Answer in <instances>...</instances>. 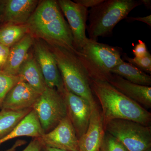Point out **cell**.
Listing matches in <instances>:
<instances>
[{"instance_id":"obj_15","label":"cell","mask_w":151,"mask_h":151,"mask_svg":"<svg viewBox=\"0 0 151 151\" xmlns=\"http://www.w3.org/2000/svg\"><path fill=\"white\" fill-rule=\"evenodd\" d=\"M39 3L37 0H6L2 22L14 24H26Z\"/></svg>"},{"instance_id":"obj_1","label":"cell","mask_w":151,"mask_h":151,"mask_svg":"<svg viewBox=\"0 0 151 151\" xmlns=\"http://www.w3.org/2000/svg\"><path fill=\"white\" fill-rule=\"evenodd\" d=\"M26 25L35 38L42 40L48 45L65 47L78 54L70 27L56 1L40 2Z\"/></svg>"},{"instance_id":"obj_11","label":"cell","mask_w":151,"mask_h":151,"mask_svg":"<svg viewBox=\"0 0 151 151\" xmlns=\"http://www.w3.org/2000/svg\"><path fill=\"white\" fill-rule=\"evenodd\" d=\"M39 138L43 146L68 151H78V139L67 116L53 129Z\"/></svg>"},{"instance_id":"obj_33","label":"cell","mask_w":151,"mask_h":151,"mask_svg":"<svg viewBox=\"0 0 151 151\" xmlns=\"http://www.w3.org/2000/svg\"><path fill=\"white\" fill-rule=\"evenodd\" d=\"M17 147V146L16 145H14L12 148H11L9 149L8 150H7L4 151H15Z\"/></svg>"},{"instance_id":"obj_19","label":"cell","mask_w":151,"mask_h":151,"mask_svg":"<svg viewBox=\"0 0 151 151\" xmlns=\"http://www.w3.org/2000/svg\"><path fill=\"white\" fill-rule=\"evenodd\" d=\"M111 73L119 76L134 84L150 86L151 85V76L124 61L113 68Z\"/></svg>"},{"instance_id":"obj_16","label":"cell","mask_w":151,"mask_h":151,"mask_svg":"<svg viewBox=\"0 0 151 151\" xmlns=\"http://www.w3.org/2000/svg\"><path fill=\"white\" fill-rule=\"evenodd\" d=\"M34 40L29 33L11 47L7 61L2 71L10 75L18 76L20 68L28 56L29 51L33 45Z\"/></svg>"},{"instance_id":"obj_10","label":"cell","mask_w":151,"mask_h":151,"mask_svg":"<svg viewBox=\"0 0 151 151\" xmlns=\"http://www.w3.org/2000/svg\"><path fill=\"white\" fill-rule=\"evenodd\" d=\"M61 94L66 104L67 116L79 139L86 132L89 126L92 106L84 98L69 92L65 87Z\"/></svg>"},{"instance_id":"obj_25","label":"cell","mask_w":151,"mask_h":151,"mask_svg":"<svg viewBox=\"0 0 151 151\" xmlns=\"http://www.w3.org/2000/svg\"><path fill=\"white\" fill-rule=\"evenodd\" d=\"M132 51L136 58L144 57L149 52L145 43L141 40L138 41V43L135 45Z\"/></svg>"},{"instance_id":"obj_26","label":"cell","mask_w":151,"mask_h":151,"mask_svg":"<svg viewBox=\"0 0 151 151\" xmlns=\"http://www.w3.org/2000/svg\"><path fill=\"white\" fill-rule=\"evenodd\" d=\"M9 51L10 48L0 43V70H2L6 65Z\"/></svg>"},{"instance_id":"obj_27","label":"cell","mask_w":151,"mask_h":151,"mask_svg":"<svg viewBox=\"0 0 151 151\" xmlns=\"http://www.w3.org/2000/svg\"><path fill=\"white\" fill-rule=\"evenodd\" d=\"M42 146L39 138H33L27 147L22 151H41Z\"/></svg>"},{"instance_id":"obj_14","label":"cell","mask_w":151,"mask_h":151,"mask_svg":"<svg viewBox=\"0 0 151 151\" xmlns=\"http://www.w3.org/2000/svg\"><path fill=\"white\" fill-rule=\"evenodd\" d=\"M108 82L122 94L144 108H151V86L134 84L114 74H112Z\"/></svg>"},{"instance_id":"obj_3","label":"cell","mask_w":151,"mask_h":151,"mask_svg":"<svg viewBox=\"0 0 151 151\" xmlns=\"http://www.w3.org/2000/svg\"><path fill=\"white\" fill-rule=\"evenodd\" d=\"M47 45L54 55L64 87L93 107L96 102L90 85L91 79L78 56L65 47Z\"/></svg>"},{"instance_id":"obj_23","label":"cell","mask_w":151,"mask_h":151,"mask_svg":"<svg viewBox=\"0 0 151 151\" xmlns=\"http://www.w3.org/2000/svg\"><path fill=\"white\" fill-rule=\"evenodd\" d=\"M123 60H125L135 67L142 70L147 74L151 73V55L150 52L145 56L142 58L129 57L125 54L122 58Z\"/></svg>"},{"instance_id":"obj_20","label":"cell","mask_w":151,"mask_h":151,"mask_svg":"<svg viewBox=\"0 0 151 151\" xmlns=\"http://www.w3.org/2000/svg\"><path fill=\"white\" fill-rule=\"evenodd\" d=\"M32 110V108L19 111L1 109L0 111V140L7 136Z\"/></svg>"},{"instance_id":"obj_9","label":"cell","mask_w":151,"mask_h":151,"mask_svg":"<svg viewBox=\"0 0 151 151\" xmlns=\"http://www.w3.org/2000/svg\"><path fill=\"white\" fill-rule=\"evenodd\" d=\"M33 45L34 56L40 68L47 86L62 93L65 89L62 77L54 55L47 44L35 38Z\"/></svg>"},{"instance_id":"obj_22","label":"cell","mask_w":151,"mask_h":151,"mask_svg":"<svg viewBox=\"0 0 151 151\" xmlns=\"http://www.w3.org/2000/svg\"><path fill=\"white\" fill-rule=\"evenodd\" d=\"M21 81L19 76L10 75L0 70V106L6 95L19 82Z\"/></svg>"},{"instance_id":"obj_21","label":"cell","mask_w":151,"mask_h":151,"mask_svg":"<svg viewBox=\"0 0 151 151\" xmlns=\"http://www.w3.org/2000/svg\"><path fill=\"white\" fill-rule=\"evenodd\" d=\"M29 33L26 24H6L0 28V43L10 48Z\"/></svg>"},{"instance_id":"obj_29","label":"cell","mask_w":151,"mask_h":151,"mask_svg":"<svg viewBox=\"0 0 151 151\" xmlns=\"http://www.w3.org/2000/svg\"><path fill=\"white\" fill-rule=\"evenodd\" d=\"M127 21L128 22H132L135 21H140L143 22L148 25L149 26H151V15L147 16L144 17H127Z\"/></svg>"},{"instance_id":"obj_7","label":"cell","mask_w":151,"mask_h":151,"mask_svg":"<svg viewBox=\"0 0 151 151\" xmlns=\"http://www.w3.org/2000/svg\"><path fill=\"white\" fill-rule=\"evenodd\" d=\"M45 134L52 131L67 116L63 94L56 89L47 87L32 108Z\"/></svg>"},{"instance_id":"obj_34","label":"cell","mask_w":151,"mask_h":151,"mask_svg":"<svg viewBox=\"0 0 151 151\" xmlns=\"http://www.w3.org/2000/svg\"><path fill=\"white\" fill-rule=\"evenodd\" d=\"M145 151H151V148L148 149V150H147Z\"/></svg>"},{"instance_id":"obj_31","label":"cell","mask_w":151,"mask_h":151,"mask_svg":"<svg viewBox=\"0 0 151 151\" xmlns=\"http://www.w3.org/2000/svg\"><path fill=\"white\" fill-rule=\"evenodd\" d=\"M41 151H68L60 149L54 148L50 147L45 146H42Z\"/></svg>"},{"instance_id":"obj_32","label":"cell","mask_w":151,"mask_h":151,"mask_svg":"<svg viewBox=\"0 0 151 151\" xmlns=\"http://www.w3.org/2000/svg\"><path fill=\"white\" fill-rule=\"evenodd\" d=\"M141 2L144 4V5L148 9H150L151 7V0H142Z\"/></svg>"},{"instance_id":"obj_28","label":"cell","mask_w":151,"mask_h":151,"mask_svg":"<svg viewBox=\"0 0 151 151\" xmlns=\"http://www.w3.org/2000/svg\"><path fill=\"white\" fill-rule=\"evenodd\" d=\"M104 0H75L74 1L86 9L94 7L104 2Z\"/></svg>"},{"instance_id":"obj_2","label":"cell","mask_w":151,"mask_h":151,"mask_svg":"<svg viewBox=\"0 0 151 151\" xmlns=\"http://www.w3.org/2000/svg\"><path fill=\"white\" fill-rule=\"evenodd\" d=\"M90 85L101 105L104 125L115 119H124L150 126L151 113L108 81L91 79Z\"/></svg>"},{"instance_id":"obj_13","label":"cell","mask_w":151,"mask_h":151,"mask_svg":"<svg viewBox=\"0 0 151 151\" xmlns=\"http://www.w3.org/2000/svg\"><path fill=\"white\" fill-rule=\"evenodd\" d=\"M40 94L27 82L19 81L6 95L1 109L12 111L32 109Z\"/></svg>"},{"instance_id":"obj_30","label":"cell","mask_w":151,"mask_h":151,"mask_svg":"<svg viewBox=\"0 0 151 151\" xmlns=\"http://www.w3.org/2000/svg\"><path fill=\"white\" fill-rule=\"evenodd\" d=\"M6 1L0 0V22H2L3 14L4 10Z\"/></svg>"},{"instance_id":"obj_8","label":"cell","mask_w":151,"mask_h":151,"mask_svg":"<svg viewBox=\"0 0 151 151\" xmlns=\"http://www.w3.org/2000/svg\"><path fill=\"white\" fill-rule=\"evenodd\" d=\"M57 2L67 19L72 33L74 47L78 52L88 39L86 35V29L89 11L70 0H58Z\"/></svg>"},{"instance_id":"obj_18","label":"cell","mask_w":151,"mask_h":151,"mask_svg":"<svg viewBox=\"0 0 151 151\" xmlns=\"http://www.w3.org/2000/svg\"><path fill=\"white\" fill-rule=\"evenodd\" d=\"M18 76L22 81L27 83L40 94L47 87L40 68L32 54L29 53L22 65L19 71Z\"/></svg>"},{"instance_id":"obj_4","label":"cell","mask_w":151,"mask_h":151,"mask_svg":"<svg viewBox=\"0 0 151 151\" xmlns=\"http://www.w3.org/2000/svg\"><path fill=\"white\" fill-rule=\"evenodd\" d=\"M123 54L122 49L119 47L100 43L88 38L76 55L90 79L108 81L112 75L111 70L124 61Z\"/></svg>"},{"instance_id":"obj_6","label":"cell","mask_w":151,"mask_h":151,"mask_svg":"<svg viewBox=\"0 0 151 151\" xmlns=\"http://www.w3.org/2000/svg\"><path fill=\"white\" fill-rule=\"evenodd\" d=\"M105 132L119 140L128 151L151 148V127L137 122L115 119L104 125Z\"/></svg>"},{"instance_id":"obj_12","label":"cell","mask_w":151,"mask_h":151,"mask_svg":"<svg viewBox=\"0 0 151 151\" xmlns=\"http://www.w3.org/2000/svg\"><path fill=\"white\" fill-rule=\"evenodd\" d=\"M102 111L96 103L92 107L89 126L78 139V151H98L105 134Z\"/></svg>"},{"instance_id":"obj_24","label":"cell","mask_w":151,"mask_h":151,"mask_svg":"<svg viewBox=\"0 0 151 151\" xmlns=\"http://www.w3.org/2000/svg\"><path fill=\"white\" fill-rule=\"evenodd\" d=\"M100 151H128L119 140L105 132L100 149Z\"/></svg>"},{"instance_id":"obj_17","label":"cell","mask_w":151,"mask_h":151,"mask_svg":"<svg viewBox=\"0 0 151 151\" xmlns=\"http://www.w3.org/2000/svg\"><path fill=\"white\" fill-rule=\"evenodd\" d=\"M44 134L37 115L32 109L7 136L0 140V145L19 137L40 138Z\"/></svg>"},{"instance_id":"obj_35","label":"cell","mask_w":151,"mask_h":151,"mask_svg":"<svg viewBox=\"0 0 151 151\" xmlns=\"http://www.w3.org/2000/svg\"><path fill=\"white\" fill-rule=\"evenodd\" d=\"M0 110H1V106H0Z\"/></svg>"},{"instance_id":"obj_36","label":"cell","mask_w":151,"mask_h":151,"mask_svg":"<svg viewBox=\"0 0 151 151\" xmlns=\"http://www.w3.org/2000/svg\"><path fill=\"white\" fill-rule=\"evenodd\" d=\"M100 151V150H99V151Z\"/></svg>"},{"instance_id":"obj_5","label":"cell","mask_w":151,"mask_h":151,"mask_svg":"<svg viewBox=\"0 0 151 151\" xmlns=\"http://www.w3.org/2000/svg\"><path fill=\"white\" fill-rule=\"evenodd\" d=\"M141 4V1L104 0L90 9L88 16L89 24L86 27L89 39L97 41L100 37L109 36L116 25Z\"/></svg>"}]
</instances>
